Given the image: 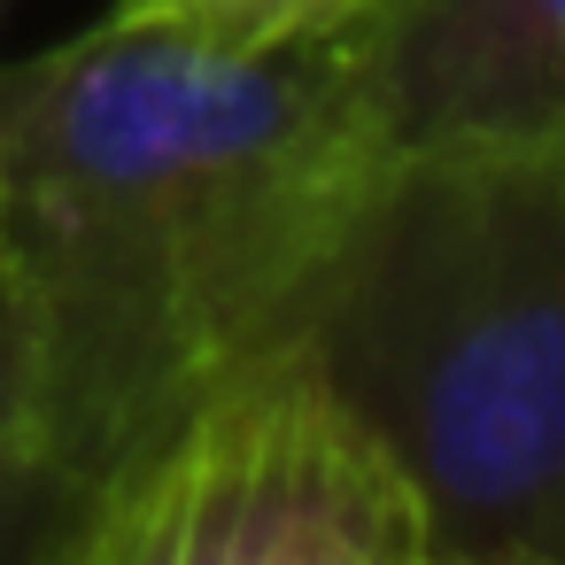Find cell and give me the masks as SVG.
<instances>
[{"mask_svg":"<svg viewBox=\"0 0 565 565\" xmlns=\"http://www.w3.org/2000/svg\"><path fill=\"white\" fill-rule=\"evenodd\" d=\"M287 333L403 465L426 565H565V140L395 148Z\"/></svg>","mask_w":565,"mask_h":565,"instance_id":"7a4b0ae2","label":"cell"},{"mask_svg":"<svg viewBox=\"0 0 565 565\" xmlns=\"http://www.w3.org/2000/svg\"><path fill=\"white\" fill-rule=\"evenodd\" d=\"M387 156L341 40L233 55L102 17L0 71V264L32 333L24 488L71 519L210 372L287 341Z\"/></svg>","mask_w":565,"mask_h":565,"instance_id":"6da1fadb","label":"cell"},{"mask_svg":"<svg viewBox=\"0 0 565 565\" xmlns=\"http://www.w3.org/2000/svg\"><path fill=\"white\" fill-rule=\"evenodd\" d=\"M24 426H32V333L17 279L0 264V488H24Z\"/></svg>","mask_w":565,"mask_h":565,"instance_id":"8992f818","label":"cell"},{"mask_svg":"<svg viewBox=\"0 0 565 565\" xmlns=\"http://www.w3.org/2000/svg\"><path fill=\"white\" fill-rule=\"evenodd\" d=\"M55 550L94 565H426V519L403 465L287 333L210 372L102 472Z\"/></svg>","mask_w":565,"mask_h":565,"instance_id":"3957f363","label":"cell"},{"mask_svg":"<svg viewBox=\"0 0 565 565\" xmlns=\"http://www.w3.org/2000/svg\"><path fill=\"white\" fill-rule=\"evenodd\" d=\"M0 9H9V0H0Z\"/></svg>","mask_w":565,"mask_h":565,"instance_id":"52a82bcc","label":"cell"},{"mask_svg":"<svg viewBox=\"0 0 565 565\" xmlns=\"http://www.w3.org/2000/svg\"><path fill=\"white\" fill-rule=\"evenodd\" d=\"M341 55L395 148L565 140V0H372Z\"/></svg>","mask_w":565,"mask_h":565,"instance_id":"277c9868","label":"cell"},{"mask_svg":"<svg viewBox=\"0 0 565 565\" xmlns=\"http://www.w3.org/2000/svg\"><path fill=\"white\" fill-rule=\"evenodd\" d=\"M372 0H117V24H163L186 32L202 47H233V55H271V47H310V40H341L349 24H364Z\"/></svg>","mask_w":565,"mask_h":565,"instance_id":"5b68a950","label":"cell"}]
</instances>
